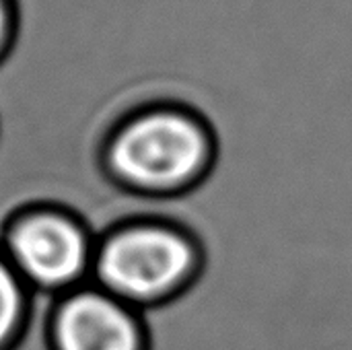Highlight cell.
<instances>
[{
	"label": "cell",
	"instance_id": "6da1fadb",
	"mask_svg": "<svg viewBox=\"0 0 352 350\" xmlns=\"http://www.w3.org/2000/svg\"><path fill=\"white\" fill-rule=\"evenodd\" d=\"M204 153L206 140L194 120L173 109H155L118 134L111 161L130 182L163 188L190 177Z\"/></svg>",
	"mask_w": 352,
	"mask_h": 350
},
{
	"label": "cell",
	"instance_id": "7a4b0ae2",
	"mask_svg": "<svg viewBox=\"0 0 352 350\" xmlns=\"http://www.w3.org/2000/svg\"><path fill=\"white\" fill-rule=\"evenodd\" d=\"M192 252L177 235L140 227L113 237L101 252V278L128 297H153L169 291L188 272Z\"/></svg>",
	"mask_w": 352,
	"mask_h": 350
},
{
	"label": "cell",
	"instance_id": "3957f363",
	"mask_svg": "<svg viewBox=\"0 0 352 350\" xmlns=\"http://www.w3.org/2000/svg\"><path fill=\"white\" fill-rule=\"evenodd\" d=\"M12 254L19 266L41 285H62L85 264V239L78 229L58 217H35L16 227Z\"/></svg>",
	"mask_w": 352,
	"mask_h": 350
},
{
	"label": "cell",
	"instance_id": "277c9868",
	"mask_svg": "<svg viewBox=\"0 0 352 350\" xmlns=\"http://www.w3.org/2000/svg\"><path fill=\"white\" fill-rule=\"evenodd\" d=\"M60 350H136V328L126 311L101 295L70 299L58 318Z\"/></svg>",
	"mask_w": 352,
	"mask_h": 350
},
{
	"label": "cell",
	"instance_id": "5b68a950",
	"mask_svg": "<svg viewBox=\"0 0 352 350\" xmlns=\"http://www.w3.org/2000/svg\"><path fill=\"white\" fill-rule=\"evenodd\" d=\"M19 314V289L10 272L0 264V342L10 334Z\"/></svg>",
	"mask_w": 352,
	"mask_h": 350
},
{
	"label": "cell",
	"instance_id": "8992f818",
	"mask_svg": "<svg viewBox=\"0 0 352 350\" xmlns=\"http://www.w3.org/2000/svg\"><path fill=\"white\" fill-rule=\"evenodd\" d=\"M16 29L14 0H0V58L8 52Z\"/></svg>",
	"mask_w": 352,
	"mask_h": 350
}]
</instances>
